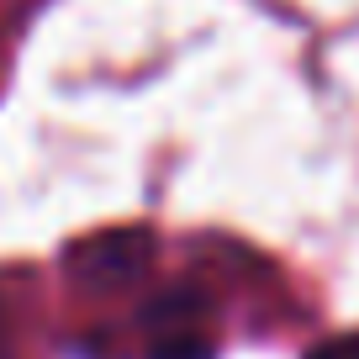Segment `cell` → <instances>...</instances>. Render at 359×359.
<instances>
[{"label": "cell", "mask_w": 359, "mask_h": 359, "mask_svg": "<svg viewBox=\"0 0 359 359\" xmlns=\"http://www.w3.org/2000/svg\"><path fill=\"white\" fill-rule=\"evenodd\" d=\"M143 238H101V243H85L74 254V269L79 275H95V269H106V280H116V275H137V269H143Z\"/></svg>", "instance_id": "obj_1"}, {"label": "cell", "mask_w": 359, "mask_h": 359, "mask_svg": "<svg viewBox=\"0 0 359 359\" xmlns=\"http://www.w3.org/2000/svg\"><path fill=\"white\" fill-rule=\"evenodd\" d=\"M306 359H359V333H348V338H333V344H317Z\"/></svg>", "instance_id": "obj_2"}]
</instances>
